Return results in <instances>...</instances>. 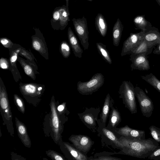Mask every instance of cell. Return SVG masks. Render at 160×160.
Segmentation results:
<instances>
[{
  "label": "cell",
  "mask_w": 160,
  "mask_h": 160,
  "mask_svg": "<svg viewBox=\"0 0 160 160\" xmlns=\"http://www.w3.org/2000/svg\"><path fill=\"white\" fill-rule=\"evenodd\" d=\"M119 139L123 147L119 152L112 153V154H122L138 158H145L159 146L158 143L151 138L143 140H134L128 139L121 136Z\"/></svg>",
  "instance_id": "6da1fadb"
},
{
  "label": "cell",
  "mask_w": 160,
  "mask_h": 160,
  "mask_svg": "<svg viewBox=\"0 0 160 160\" xmlns=\"http://www.w3.org/2000/svg\"><path fill=\"white\" fill-rule=\"evenodd\" d=\"M118 93L119 98L122 99L125 107L131 114L137 112L134 87L130 81H123L120 86Z\"/></svg>",
  "instance_id": "7a4b0ae2"
},
{
  "label": "cell",
  "mask_w": 160,
  "mask_h": 160,
  "mask_svg": "<svg viewBox=\"0 0 160 160\" xmlns=\"http://www.w3.org/2000/svg\"><path fill=\"white\" fill-rule=\"evenodd\" d=\"M104 82V76L101 73H97L93 75L88 81H78L77 89L78 92L82 95H91L102 87Z\"/></svg>",
  "instance_id": "3957f363"
},
{
  "label": "cell",
  "mask_w": 160,
  "mask_h": 160,
  "mask_svg": "<svg viewBox=\"0 0 160 160\" xmlns=\"http://www.w3.org/2000/svg\"><path fill=\"white\" fill-rule=\"evenodd\" d=\"M97 122L98 127L97 132L98 136L101 138L102 145L107 140L104 146L108 145L111 146L113 148L121 150L123 146L115 133L112 130L107 128L106 126L102 124L99 119H98Z\"/></svg>",
  "instance_id": "277c9868"
},
{
  "label": "cell",
  "mask_w": 160,
  "mask_h": 160,
  "mask_svg": "<svg viewBox=\"0 0 160 160\" xmlns=\"http://www.w3.org/2000/svg\"><path fill=\"white\" fill-rule=\"evenodd\" d=\"M100 108H86L82 112L78 113L79 118L83 123L93 132H97V121Z\"/></svg>",
  "instance_id": "5b68a950"
},
{
  "label": "cell",
  "mask_w": 160,
  "mask_h": 160,
  "mask_svg": "<svg viewBox=\"0 0 160 160\" xmlns=\"http://www.w3.org/2000/svg\"><path fill=\"white\" fill-rule=\"evenodd\" d=\"M134 91L142 115L147 118L150 117L154 109L152 101L140 87L136 86L134 87Z\"/></svg>",
  "instance_id": "8992f818"
},
{
  "label": "cell",
  "mask_w": 160,
  "mask_h": 160,
  "mask_svg": "<svg viewBox=\"0 0 160 160\" xmlns=\"http://www.w3.org/2000/svg\"><path fill=\"white\" fill-rule=\"evenodd\" d=\"M75 32L84 50L88 49L89 32L86 18L84 16L82 18L72 19Z\"/></svg>",
  "instance_id": "52a82bcc"
},
{
  "label": "cell",
  "mask_w": 160,
  "mask_h": 160,
  "mask_svg": "<svg viewBox=\"0 0 160 160\" xmlns=\"http://www.w3.org/2000/svg\"><path fill=\"white\" fill-rule=\"evenodd\" d=\"M35 33L32 37V47L45 59H49L48 48L45 38L40 31L35 29Z\"/></svg>",
  "instance_id": "ba28073f"
},
{
  "label": "cell",
  "mask_w": 160,
  "mask_h": 160,
  "mask_svg": "<svg viewBox=\"0 0 160 160\" xmlns=\"http://www.w3.org/2000/svg\"><path fill=\"white\" fill-rule=\"evenodd\" d=\"M144 32L131 33L129 36L123 43L121 56L131 54L133 50L140 43L143 39Z\"/></svg>",
  "instance_id": "9c48e42d"
},
{
  "label": "cell",
  "mask_w": 160,
  "mask_h": 160,
  "mask_svg": "<svg viewBox=\"0 0 160 160\" xmlns=\"http://www.w3.org/2000/svg\"><path fill=\"white\" fill-rule=\"evenodd\" d=\"M112 131L129 139L140 140L146 139L144 131L133 129L128 125L119 128L116 127Z\"/></svg>",
  "instance_id": "30bf717a"
},
{
  "label": "cell",
  "mask_w": 160,
  "mask_h": 160,
  "mask_svg": "<svg viewBox=\"0 0 160 160\" xmlns=\"http://www.w3.org/2000/svg\"><path fill=\"white\" fill-rule=\"evenodd\" d=\"M69 140L75 148L86 154L94 143L89 137L82 135H72Z\"/></svg>",
  "instance_id": "8fae6325"
},
{
  "label": "cell",
  "mask_w": 160,
  "mask_h": 160,
  "mask_svg": "<svg viewBox=\"0 0 160 160\" xmlns=\"http://www.w3.org/2000/svg\"><path fill=\"white\" fill-rule=\"evenodd\" d=\"M19 44L14 43L12 47L9 49L10 57L8 59L10 70L13 79L16 82L22 79L20 73L18 69L17 62L18 56L19 52Z\"/></svg>",
  "instance_id": "7c38bea8"
},
{
  "label": "cell",
  "mask_w": 160,
  "mask_h": 160,
  "mask_svg": "<svg viewBox=\"0 0 160 160\" xmlns=\"http://www.w3.org/2000/svg\"><path fill=\"white\" fill-rule=\"evenodd\" d=\"M147 55L145 53H131L130 60L132 62L130 65L132 70L137 69L142 71H147L150 68Z\"/></svg>",
  "instance_id": "4fadbf2b"
},
{
  "label": "cell",
  "mask_w": 160,
  "mask_h": 160,
  "mask_svg": "<svg viewBox=\"0 0 160 160\" xmlns=\"http://www.w3.org/2000/svg\"><path fill=\"white\" fill-rule=\"evenodd\" d=\"M20 92L24 96L35 97L40 96L45 90L43 84L30 82L19 84Z\"/></svg>",
  "instance_id": "5bb4252c"
},
{
  "label": "cell",
  "mask_w": 160,
  "mask_h": 160,
  "mask_svg": "<svg viewBox=\"0 0 160 160\" xmlns=\"http://www.w3.org/2000/svg\"><path fill=\"white\" fill-rule=\"evenodd\" d=\"M18 61L20 63L25 73L32 80L36 79V74L40 73L38 71V67L35 62L24 59L18 56Z\"/></svg>",
  "instance_id": "9a60e30c"
},
{
  "label": "cell",
  "mask_w": 160,
  "mask_h": 160,
  "mask_svg": "<svg viewBox=\"0 0 160 160\" xmlns=\"http://www.w3.org/2000/svg\"><path fill=\"white\" fill-rule=\"evenodd\" d=\"M7 93L3 80L0 77V103L1 108L8 118L11 117Z\"/></svg>",
  "instance_id": "2e32d148"
},
{
  "label": "cell",
  "mask_w": 160,
  "mask_h": 160,
  "mask_svg": "<svg viewBox=\"0 0 160 160\" xmlns=\"http://www.w3.org/2000/svg\"><path fill=\"white\" fill-rule=\"evenodd\" d=\"M113 100L111 98L110 104V112L108 123L106 127L112 131L121 122L120 114L118 110L113 106Z\"/></svg>",
  "instance_id": "e0dca14e"
},
{
  "label": "cell",
  "mask_w": 160,
  "mask_h": 160,
  "mask_svg": "<svg viewBox=\"0 0 160 160\" xmlns=\"http://www.w3.org/2000/svg\"><path fill=\"white\" fill-rule=\"evenodd\" d=\"M51 126L54 132L55 138L56 140H57L60 138L61 124L56 110L55 104L53 101L51 103Z\"/></svg>",
  "instance_id": "ac0fdd59"
},
{
  "label": "cell",
  "mask_w": 160,
  "mask_h": 160,
  "mask_svg": "<svg viewBox=\"0 0 160 160\" xmlns=\"http://www.w3.org/2000/svg\"><path fill=\"white\" fill-rule=\"evenodd\" d=\"M68 36L69 45L75 56L79 58H81L83 51L70 27H69L68 29Z\"/></svg>",
  "instance_id": "d6986e66"
},
{
  "label": "cell",
  "mask_w": 160,
  "mask_h": 160,
  "mask_svg": "<svg viewBox=\"0 0 160 160\" xmlns=\"http://www.w3.org/2000/svg\"><path fill=\"white\" fill-rule=\"evenodd\" d=\"M16 124L18 134L20 138L25 145L29 147L31 142L27 130L24 124L16 118Z\"/></svg>",
  "instance_id": "ffe728a7"
},
{
  "label": "cell",
  "mask_w": 160,
  "mask_h": 160,
  "mask_svg": "<svg viewBox=\"0 0 160 160\" xmlns=\"http://www.w3.org/2000/svg\"><path fill=\"white\" fill-rule=\"evenodd\" d=\"M123 26L119 18H118L112 29L113 43L115 46H119Z\"/></svg>",
  "instance_id": "44dd1931"
},
{
  "label": "cell",
  "mask_w": 160,
  "mask_h": 160,
  "mask_svg": "<svg viewBox=\"0 0 160 160\" xmlns=\"http://www.w3.org/2000/svg\"><path fill=\"white\" fill-rule=\"evenodd\" d=\"M155 46L143 38L140 43L133 50L131 53H144L148 56L152 52L153 49Z\"/></svg>",
  "instance_id": "7402d4cb"
},
{
  "label": "cell",
  "mask_w": 160,
  "mask_h": 160,
  "mask_svg": "<svg viewBox=\"0 0 160 160\" xmlns=\"http://www.w3.org/2000/svg\"><path fill=\"white\" fill-rule=\"evenodd\" d=\"M96 28L101 36L105 37L107 33L108 25L107 22L103 15L98 13L95 19Z\"/></svg>",
  "instance_id": "603a6c76"
},
{
  "label": "cell",
  "mask_w": 160,
  "mask_h": 160,
  "mask_svg": "<svg viewBox=\"0 0 160 160\" xmlns=\"http://www.w3.org/2000/svg\"><path fill=\"white\" fill-rule=\"evenodd\" d=\"M143 38L156 46L160 44V33L157 29H153L144 33Z\"/></svg>",
  "instance_id": "cb8c5ba5"
},
{
  "label": "cell",
  "mask_w": 160,
  "mask_h": 160,
  "mask_svg": "<svg viewBox=\"0 0 160 160\" xmlns=\"http://www.w3.org/2000/svg\"><path fill=\"white\" fill-rule=\"evenodd\" d=\"M111 98L109 93L107 95L104 102L102 111L100 115V120L102 124L106 126V123L110 110Z\"/></svg>",
  "instance_id": "d4e9b609"
},
{
  "label": "cell",
  "mask_w": 160,
  "mask_h": 160,
  "mask_svg": "<svg viewBox=\"0 0 160 160\" xmlns=\"http://www.w3.org/2000/svg\"><path fill=\"white\" fill-rule=\"evenodd\" d=\"M133 22L136 27L144 33L153 29L149 22L145 19L144 16L136 17L133 19Z\"/></svg>",
  "instance_id": "484cf974"
},
{
  "label": "cell",
  "mask_w": 160,
  "mask_h": 160,
  "mask_svg": "<svg viewBox=\"0 0 160 160\" xmlns=\"http://www.w3.org/2000/svg\"><path fill=\"white\" fill-rule=\"evenodd\" d=\"M64 146L73 159L77 160H88V158L81 151L74 147L69 143H64Z\"/></svg>",
  "instance_id": "4316f807"
},
{
  "label": "cell",
  "mask_w": 160,
  "mask_h": 160,
  "mask_svg": "<svg viewBox=\"0 0 160 160\" xmlns=\"http://www.w3.org/2000/svg\"><path fill=\"white\" fill-rule=\"evenodd\" d=\"M60 12L59 29L63 30L65 29L70 21L68 8L67 6L61 8L59 10Z\"/></svg>",
  "instance_id": "83f0119b"
},
{
  "label": "cell",
  "mask_w": 160,
  "mask_h": 160,
  "mask_svg": "<svg viewBox=\"0 0 160 160\" xmlns=\"http://www.w3.org/2000/svg\"><path fill=\"white\" fill-rule=\"evenodd\" d=\"M141 78L160 93V80L155 76L151 73L145 76H142Z\"/></svg>",
  "instance_id": "f1b7e54d"
},
{
  "label": "cell",
  "mask_w": 160,
  "mask_h": 160,
  "mask_svg": "<svg viewBox=\"0 0 160 160\" xmlns=\"http://www.w3.org/2000/svg\"><path fill=\"white\" fill-rule=\"evenodd\" d=\"M96 45L99 53L103 59L109 64H111L112 60L109 52L106 48V46L101 42H97Z\"/></svg>",
  "instance_id": "f546056e"
},
{
  "label": "cell",
  "mask_w": 160,
  "mask_h": 160,
  "mask_svg": "<svg viewBox=\"0 0 160 160\" xmlns=\"http://www.w3.org/2000/svg\"><path fill=\"white\" fill-rule=\"evenodd\" d=\"M59 51L62 56L67 58L71 54V47L66 41H63L60 44Z\"/></svg>",
  "instance_id": "4dcf8cb0"
},
{
  "label": "cell",
  "mask_w": 160,
  "mask_h": 160,
  "mask_svg": "<svg viewBox=\"0 0 160 160\" xmlns=\"http://www.w3.org/2000/svg\"><path fill=\"white\" fill-rule=\"evenodd\" d=\"M19 55L25 57L26 59H28L32 62H35L36 60L33 54L30 51L26 50L25 48L19 45Z\"/></svg>",
  "instance_id": "1f68e13d"
},
{
  "label": "cell",
  "mask_w": 160,
  "mask_h": 160,
  "mask_svg": "<svg viewBox=\"0 0 160 160\" xmlns=\"http://www.w3.org/2000/svg\"><path fill=\"white\" fill-rule=\"evenodd\" d=\"M150 134L152 138L158 143H160V128L154 125L149 128Z\"/></svg>",
  "instance_id": "d6a6232c"
},
{
  "label": "cell",
  "mask_w": 160,
  "mask_h": 160,
  "mask_svg": "<svg viewBox=\"0 0 160 160\" xmlns=\"http://www.w3.org/2000/svg\"><path fill=\"white\" fill-rule=\"evenodd\" d=\"M147 158L150 160H160V146L154 150Z\"/></svg>",
  "instance_id": "836d02e7"
},
{
  "label": "cell",
  "mask_w": 160,
  "mask_h": 160,
  "mask_svg": "<svg viewBox=\"0 0 160 160\" xmlns=\"http://www.w3.org/2000/svg\"><path fill=\"white\" fill-rule=\"evenodd\" d=\"M0 42L5 48L8 49L11 48L14 44V43L10 39L6 38H0Z\"/></svg>",
  "instance_id": "e575fe53"
},
{
  "label": "cell",
  "mask_w": 160,
  "mask_h": 160,
  "mask_svg": "<svg viewBox=\"0 0 160 160\" xmlns=\"http://www.w3.org/2000/svg\"><path fill=\"white\" fill-rule=\"evenodd\" d=\"M14 98L16 103L20 110L22 112H24L25 111L24 106L22 99L16 94H14Z\"/></svg>",
  "instance_id": "d590c367"
},
{
  "label": "cell",
  "mask_w": 160,
  "mask_h": 160,
  "mask_svg": "<svg viewBox=\"0 0 160 160\" xmlns=\"http://www.w3.org/2000/svg\"><path fill=\"white\" fill-rule=\"evenodd\" d=\"M0 67L3 69L9 70L10 65L9 60L2 57L0 59Z\"/></svg>",
  "instance_id": "8d00e7d4"
},
{
  "label": "cell",
  "mask_w": 160,
  "mask_h": 160,
  "mask_svg": "<svg viewBox=\"0 0 160 160\" xmlns=\"http://www.w3.org/2000/svg\"><path fill=\"white\" fill-rule=\"evenodd\" d=\"M91 160H119L122 159L117 158L110 156H101L90 159Z\"/></svg>",
  "instance_id": "74e56055"
},
{
  "label": "cell",
  "mask_w": 160,
  "mask_h": 160,
  "mask_svg": "<svg viewBox=\"0 0 160 160\" xmlns=\"http://www.w3.org/2000/svg\"><path fill=\"white\" fill-rule=\"evenodd\" d=\"M48 155L56 160H63L65 159L60 155L53 151L48 153Z\"/></svg>",
  "instance_id": "f35d334b"
},
{
  "label": "cell",
  "mask_w": 160,
  "mask_h": 160,
  "mask_svg": "<svg viewBox=\"0 0 160 160\" xmlns=\"http://www.w3.org/2000/svg\"><path fill=\"white\" fill-rule=\"evenodd\" d=\"M52 17L53 19L55 21H59L60 17V12L59 10H56L55 11L53 14Z\"/></svg>",
  "instance_id": "ab89813d"
},
{
  "label": "cell",
  "mask_w": 160,
  "mask_h": 160,
  "mask_svg": "<svg viewBox=\"0 0 160 160\" xmlns=\"http://www.w3.org/2000/svg\"><path fill=\"white\" fill-rule=\"evenodd\" d=\"M152 53L156 54H160V44H158L154 49Z\"/></svg>",
  "instance_id": "60d3db41"
},
{
  "label": "cell",
  "mask_w": 160,
  "mask_h": 160,
  "mask_svg": "<svg viewBox=\"0 0 160 160\" xmlns=\"http://www.w3.org/2000/svg\"><path fill=\"white\" fill-rule=\"evenodd\" d=\"M65 105H61L58 106V110L59 112L62 111L64 108Z\"/></svg>",
  "instance_id": "b9f144b4"
},
{
  "label": "cell",
  "mask_w": 160,
  "mask_h": 160,
  "mask_svg": "<svg viewBox=\"0 0 160 160\" xmlns=\"http://www.w3.org/2000/svg\"><path fill=\"white\" fill-rule=\"evenodd\" d=\"M67 3V6L68 7V1L69 0H66Z\"/></svg>",
  "instance_id": "7bdbcfd3"
},
{
  "label": "cell",
  "mask_w": 160,
  "mask_h": 160,
  "mask_svg": "<svg viewBox=\"0 0 160 160\" xmlns=\"http://www.w3.org/2000/svg\"><path fill=\"white\" fill-rule=\"evenodd\" d=\"M160 6V0H156Z\"/></svg>",
  "instance_id": "ee69618b"
},
{
  "label": "cell",
  "mask_w": 160,
  "mask_h": 160,
  "mask_svg": "<svg viewBox=\"0 0 160 160\" xmlns=\"http://www.w3.org/2000/svg\"><path fill=\"white\" fill-rule=\"evenodd\" d=\"M87 0L89 1H91V2L92 1V0Z\"/></svg>",
  "instance_id": "f6af8a7d"
}]
</instances>
